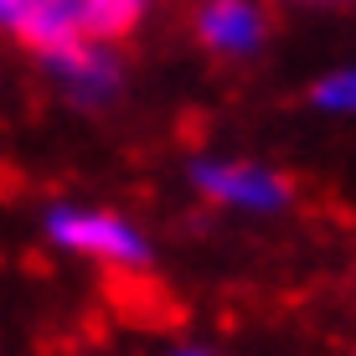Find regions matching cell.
<instances>
[{
    "label": "cell",
    "mask_w": 356,
    "mask_h": 356,
    "mask_svg": "<svg viewBox=\"0 0 356 356\" xmlns=\"http://www.w3.org/2000/svg\"><path fill=\"white\" fill-rule=\"evenodd\" d=\"M47 232H52L57 248L78 253V259L108 264V268H145L150 264V243L145 232L124 222L114 212H93V207H57L47 217Z\"/></svg>",
    "instance_id": "obj_1"
},
{
    "label": "cell",
    "mask_w": 356,
    "mask_h": 356,
    "mask_svg": "<svg viewBox=\"0 0 356 356\" xmlns=\"http://www.w3.org/2000/svg\"><path fill=\"white\" fill-rule=\"evenodd\" d=\"M191 186L217 207H232V212H284L289 207V181L268 165H248V161H196L191 165Z\"/></svg>",
    "instance_id": "obj_2"
},
{
    "label": "cell",
    "mask_w": 356,
    "mask_h": 356,
    "mask_svg": "<svg viewBox=\"0 0 356 356\" xmlns=\"http://www.w3.org/2000/svg\"><path fill=\"white\" fill-rule=\"evenodd\" d=\"M268 36V16L253 0H202L196 6V42L217 57H253Z\"/></svg>",
    "instance_id": "obj_3"
},
{
    "label": "cell",
    "mask_w": 356,
    "mask_h": 356,
    "mask_svg": "<svg viewBox=\"0 0 356 356\" xmlns=\"http://www.w3.org/2000/svg\"><path fill=\"white\" fill-rule=\"evenodd\" d=\"M47 67L67 83V93L78 104H104L119 93V57L108 52V42H72L47 57Z\"/></svg>",
    "instance_id": "obj_4"
},
{
    "label": "cell",
    "mask_w": 356,
    "mask_h": 356,
    "mask_svg": "<svg viewBox=\"0 0 356 356\" xmlns=\"http://www.w3.org/2000/svg\"><path fill=\"white\" fill-rule=\"evenodd\" d=\"M83 42H119L145 21L150 0H63Z\"/></svg>",
    "instance_id": "obj_5"
},
{
    "label": "cell",
    "mask_w": 356,
    "mask_h": 356,
    "mask_svg": "<svg viewBox=\"0 0 356 356\" xmlns=\"http://www.w3.org/2000/svg\"><path fill=\"white\" fill-rule=\"evenodd\" d=\"M315 104L330 108V114H356V72H330L315 88Z\"/></svg>",
    "instance_id": "obj_6"
},
{
    "label": "cell",
    "mask_w": 356,
    "mask_h": 356,
    "mask_svg": "<svg viewBox=\"0 0 356 356\" xmlns=\"http://www.w3.org/2000/svg\"><path fill=\"white\" fill-rule=\"evenodd\" d=\"M31 6H36V0H0V31L21 36V26H26V16H31Z\"/></svg>",
    "instance_id": "obj_7"
},
{
    "label": "cell",
    "mask_w": 356,
    "mask_h": 356,
    "mask_svg": "<svg viewBox=\"0 0 356 356\" xmlns=\"http://www.w3.org/2000/svg\"><path fill=\"white\" fill-rule=\"evenodd\" d=\"M176 356H207V351H176Z\"/></svg>",
    "instance_id": "obj_8"
}]
</instances>
